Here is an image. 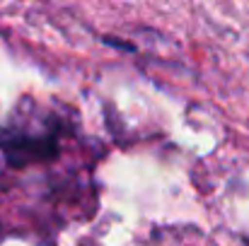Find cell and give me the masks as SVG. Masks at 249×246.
<instances>
[{
    "label": "cell",
    "mask_w": 249,
    "mask_h": 246,
    "mask_svg": "<svg viewBox=\"0 0 249 246\" xmlns=\"http://www.w3.org/2000/svg\"><path fill=\"white\" fill-rule=\"evenodd\" d=\"M104 44H107V46H114V49H124V51H136V46L124 44V41H114L111 36H107V39H104Z\"/></svg>",
    "instance_id": "cell-2"
},
{
    "label": "cell",
    "mask_w": 249,
    "mask_h": 246,
    "mask_svg": "<svg viewBox=\"0 0 249 246\" xmlns=\"http://www.w3.org/2000/svg\"><path fill=\"white\" fill-rule=\"evenodd\" d=\"M0 152L7 166L24 169L58 157V133H34L22 126H0Z\"/></svg>",
    "instance_id": "cell-1"
}]
</instances>
